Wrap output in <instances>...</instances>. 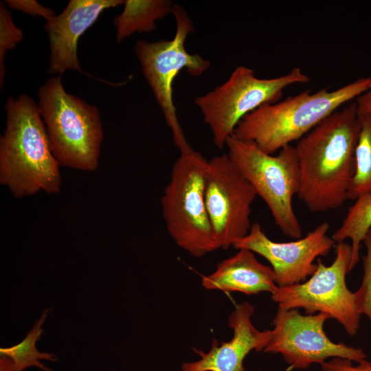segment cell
Returning <instances> with one entry per match:
<instances>
[{
    "label": "cell",
    "mask_w": 371,
    "mask_h": 371,
    "mask_svg": "<svg viewBox=\"0 0 371 371\" xmlns=\"http://www.w3.org/2000/svg\"><path fill=\"white\" fill-rule=\"evenodd\" d=\"M359 113H371V87L356 98Z\"/></svg>",
    "instance_id": "obj_24"
},
{
    "label": "cell",
    "mask_w": 371,
    "mask_h": 371,
    "mask_svg": "<svg viewBox=\"0 0 371 371\" xmlns=\"http://www.w3.org/2000/svg\"><path fill=\"white\" fill-rule=\"evenodd\" d=\"M207 167L208 161L199 152L180 153L161 200L170 236L196 258L218 249L205 205Z\"/></svg>",
    "instance_id": "obj_5"
},
{
    "label": "cell",
    "mask_w": 371,
    "mask_h": 371,
    "mask_svg": "<svg viewBox=\"0 0 371 371\" xmlns=\"http://www.w3.org/2000/svg\"><path fill=\"white\" fill-rule=\"evenodd\" d=\"M124 0H70L65 10L46 21L50 49L48 72L60 76L67 70L82 72L78 58L80 37L106 9L124 5Z\"/></svg>",
    "instance_id": "obj_13"
},
{
    "label": "cell",
    "mask_w": 371,
    "mask_h": 371,
    "mask_svg": "<svg viewBox=\"0 0 371 371\" xmlns=\"http://www.w3.org/2000/svg\"><path fill=\"white\" fill-rule=\"evenodd\" d=\"M23 32L12 21V15L5 2L0 3V87L3 86L5 74L6 52L14 49L23 40Z\"/></svg>",
    "instance_id": "obj_20"
},
{
    "label": "cell",
    "mask_w": 371,
    "mask_h": 371,
    "mask_svg": "<svg viewBox=\"0 0 371 371\" xmlns=\"http://www.w3.org/2000/svg\"><path fill=\"white\" fill-rule=\"evenodd\" d=\"M49 310L50 308L44 310L40 318L34 323L32 328L21 342L10 347L0 348L1 355L6 356L12 361L13 371H23L32 366L37 367L43 371H52L40 360L56 361L57 357L51 353L41 352L36 348V343L43 333L42 326Z\"/></svg>",
    "instance_id": "obj_18"
},
{
    "label": "cell",
    "mask_w": 371,
    "mask_h": 371,
    "mask_svg": "<svg viewBox=\"0 0 371 371\" xmlns=\"http://www.w3.org/2000/svg\"><path fill=\"white\" fill-rule=\"evenodd\" d=\"M256 191L227 153L208 161L205 199L218 248L228 249L251 227Z\"/></svg>",
    "instance_id": "obj_11"
},
{
    "label": "cell",
    "mask_w": 371,
    "mask_h": 371,
    "mask_svg": "<svg viewBox=\"0 0 371 371\" xmlns=\"http://www.w3.org/2000/svg\"><path fill=\"white\" fill-rule=\"evenodd\" d=\"M6 3L8 7L12 10L32 16H41L46 21L51 20L56 15L52 8L45 7L34 0H7Z\"/></svg>",
    "instance_id": "obj_22"
},
{
    "label": "cell",
    "mask_w": 371,
    "mask_h": 371,
    "mask_svg": "<svg viewBox=\"0 0 371 371\" xmlns=\"http://www.w3.org/2000/svg\"><path fill=\"white\" fill-rule=\"evenodd\" d=\"M38 97L50 148L60 166L95 170L104 137L97 106L68 93L60 76L41 86Z\"/></svg>",
    "instance_id": "obj_4"
},
{
    "label": "cell",
    "mask_w": 371,
    "mask_h": 371,
    "mask_svg": "<svg viewBox=\"0 0 371 371\" xmlns=\"http://www.w3.org/2000/svg\"><path fill=\"white\" fill-rule=\"evenodd\" d=\"M359 132L354 101L333 112L297 141V195L311 212L335 210L348 199Z\"/></svg>",
    "instance_id": "obj_1"
},
{
    "label": "cell",
    "mask_w": 371,
    "mask_h": 371,
    "mask_svg": "<svg viewBox=\"0 0 371 371\" xmlns=\"http://www.w3.org/2000/svg\"><path fill=\"white\" fill-rule=\"evenodd\" d=\"M326 313L302 315L298 309L278 307L273 319L270 339L265 352L280 354L295 369H306L313 363L322 364L329 358L340 357L354 362L366 359L363 349L335 343L324 330Z\"/></svg>",
    "instance_id": "obj_10"
},
{
    "label": "cell",
    "mask_w": 371,
    "mask_h": 371,
    "mask_svg": "<svg viewBox=\"0 0 371 371\" xmlns=\"http://www.w3.org/2000/svg\"><path fill=\"white\" fill-rule=\"evenodd\" d=\"M171 14L176 21L174 38L154 42L139 39L135 44L134 52L144 76L170 128L175 146L181 153L188 152L192 148L185 137L177 115L172 95L174 80L184 69L192 76H201L210 66V62L186 49V38L194 30L186 10L174 3Z\"/></svg>",
    "instance_id": "obj_7"
},
{
    "label": "cell",
    "mask_w": 371,
    "mask_h": 371,
    "mask_svg": "<svg viewBox=\"0 0 371 371\" xmlns=\"http://www.w3.org/2000/svg\"><path fill=\"white\" fill-rule=\"evenodd\" d=\"M254 306L244 302L236 306L228 319L232 338L218 344L216 339L207 352L194 349L200 359L186 362L182 371H245L243 361L251 350L263 351L270 339L271 330L260 331L252 324Z\"/></svg>",
    "instance_id": "obj_14"
},
{
    "label": "cell",
    "mask_w": 371,
    "mask_h": 371,
    "mask_svg": "<svg viewBox=\"0 0 371 371\" xmlns=\"http://www.w3.org/2000/svg\"><path fill=\"white\" fill-rule=\"evenodd\" d=\"M329 224L323 222L304 237L291 242H276L264 232L258 223L251 225L248 234L233 245L265 258L271 265L278 287L299 284L313 276L319 256H327L335 245L327 235Z\"/></svg>",
    "instance_id": "obj_12"
},
{
    "label": "cell",
    "mask_w": 371,
    "mask_h": 371,
    "mask_svg": "<svg viewBox=\"0 0 371 371\" xmlns=\"http://www.w3.org/2000/svg\"><path fill=\"white\" fill-rule=\"evenodd\" d=\"M173 5L168 0H124L123 11L114 19L116 41L153 31L157 21L172 13Z\"/></svg>",
    "instance_id": "obj_16"
},
{
    "label": "cell",
    "mask_w": 371,
    "mask_h": 371,
    "mask_svg": "<svg viewBox=\"0 0 371 371\" xmlns=\"http://www.w3.org/2000/svg\"><path fill=\"white\" fill-rule=\"evenodd\" d=\"M201 284L206 290L247 295L272 293L278 288L272 268L260 262L254 253L246 249L219 262L213 273L203 276Z\"/></svg>",
    "instance_id": "obj_15"
},
{
    "label": "cell",
    "mask_w": 371,
    "mask_h": 371,
    "mask_svg": "<svg viewBox=\"0 0 371 371\" xmlns=\"http://www.w3.org/2000/svg\"><path fill=\"white\" fill-rule=\"evenodd\" d=\"M360 132L355 150V170L348 199L371 194V113H359Z\"/></svg>",
    "instance_id": "obj_19"
},
{
    "label": "cell",
    "mask_w": 371,
    "mask_h": 371,
    "mask_svg": "<svg viewBox=\"0 0 371 371\" xmlns=\"http://www.w3.org/2000/svg\"><path fill=\"white\" fill-rule=\"evenodd\" d=\"M363 243L366 249L363 257V278L361 286L354 294L359 313L366 315L371 322V229L366 235Z\"/></svg>",
    "instance_id": "obj_21"
},
{
    "label": "cell",
    "mask_w": 371,
    "mask_h": 371,
    "mask_svg": "<svg viewBox=\"0 0 371 371\" xmlns=\"http://www.w3.org/2000/svg\"><path fill=\"white\" fill-rule=\"evenodd\" d=\"M0 137V183L18 199L40 191L58 194L60 164L54 156L38 104L28 95L10 97Z\"/></svg>",
    "instance_id": "obj_2"
},
{
    "label": "cell",
    "mask_w": 371,
    "mask_h": 371,
    "mask_svg": "<svg viewBox=\"0 0 371 371\" xmlns=\"http://www.w3.org/2000/svg\"><path fill=\"white\" fill-rule=\"evenodd\" d=\"M335 258L329 266L318 259L315 272L306 281L278 287L272 300L285 310L303 308L307 315L324 313L342 325L350 336L359 328L361 314L354 292L347 287L346 276L350 269L351 245L341 242L335 249Z\"/></svg>",
    "instance_id": "obj_9"
},
{
    "label": "cell",
    "mask_w": 371,
    "mask_h": 371,
    "mask_svg": "<svg viewBox=\"0 0 371 371\" xmlns=\"http://www.w3.org/2000/svg\"><path fill=\"white\" fill-rule=\"evenodd\" d=\"M371 87V77L360 78L336 90L309 89L262 105L245 116L234 135L273 155L298 141L339 107Z\"/></svg>",
    "instance_id": "obj_3"
},
{
    "label": "cell",
    "mask_w": 371,
    "mask_h": 371,
    "mask_svg": "<svg viewBox=\"0 0 371 371\" xmlns=\"http://www.w3.org/2000/svg\"><path fill=\"white\" fill-rule=\"evenodd\" d=\"M0 371H13V362L6 356L1 355Z\"/></svg>",
    "instance_id": "obj_25"
},
{
    "label": "cell",
    "mask_w": 371,
    "mask_h": 371,
    "mask_svg": "<svg viewBox=\"0 0 371 371\" xmlns=\"http://www.w3.org/2000/svg\"><path fill=\"white\" fill-rule=\"evenodd\" d=\"M309 78L300 68L273 78H259L252 69L238 66L221 85L194 100L218 148L225 146L240 121L260 106L278 102L285 88L306 83Z\"/></svg>",
    "instance_id": "obj_8"
},
{
    "label": "cell",
    "mask_w": 371,
    "mask_h": 371,
    "mask_svg": "<svg viewBox=\"0 0 371 371\" xmlns=\"http://www.w3.org/2000/svg\"><path fill=\"white\" fill-rule=\"evenodd\" d=\"M352 361L334 357L321 365L322 371H371V363L366 359L354 366Z\"/></svg>",
    "instance_id": "obj_23"
},
{
    "label": "cell",
    "mask_w": 371,
    "mask_h": 371,
    "mask_svg": "<svg viewBox=\"0 0 371 371\" xmlns=\"http://www.w3.org/2000/svg\"><path fill=\"white\" fill-rule=\"evenodd\" d=\"M355 200L348 209L340 227L332 236L337 243L347 239L351 240V270L359 261L361 243L371 229V194L360 196Z\"/></svg>",
    "instance_id": "obj_17"
},
{
    "label": "cell",
    "mask_w": 371,
    "mask_h": 371,
    "mask_svg": "<svg viewBox=\"0 0 371 371\" xmlns=\"http://www.w3.org/2000/svg\"><path fill=\"white\" fill-rule=\"evenodd\" d=\"M225 147L229 157L266 203L275 224L285 236L300 238L302 230L293 207L300 186L295 147L286 145L273 155L234 135Z\"/></svg>",
    "instance_id": "obj_6"
}]
</instances>
